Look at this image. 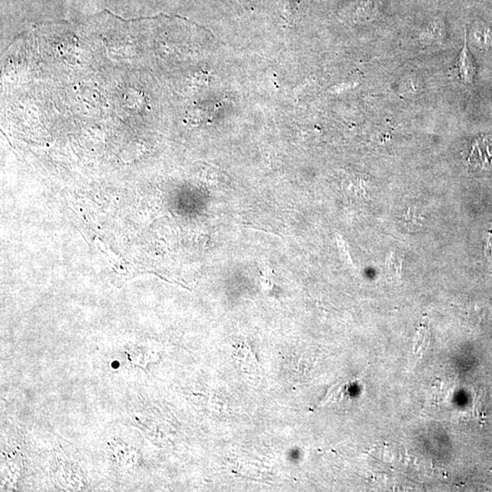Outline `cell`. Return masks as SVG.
I'll return each instance as SVG.
<instances>
[{
    "label": "cell",
    "instance_id": "obj_1",
    "mask_svg": "<svg viewBox=\"0 0 492 492\" xmlns=\"http://www.w3.org/2000/svg\"><path fill=\"white\" fill-rule=\"evenodd\" d=\"M454 72L457 78L463 83L471 84L476 74V64L468 48L467 31H465L464 46L456 60Z\"/></svg>",
    "mask_w": 492,
    "mask_h": 492
},
{
    "label": "cell",
    "instance_id": "obj_2",
    "mask_svg": "<svg viewBox=\"0 0 492 492\" xmlns=\"http://www.w3.org/2000/svg\"><path fill=\"white\" fill-rule=\"evenodd\" d=\"M485 256L492 262V229L488 231L486 244H485Z\"/></svg>",
    "mask_w": 492,
    "mask_h": 492
}]
</instances>
